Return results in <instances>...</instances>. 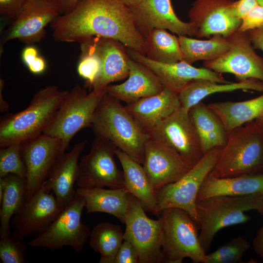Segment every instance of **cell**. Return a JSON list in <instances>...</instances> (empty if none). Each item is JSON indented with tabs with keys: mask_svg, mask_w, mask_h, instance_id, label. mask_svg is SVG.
Returning <instances> with one entry per match:
<instances>
[{
	"mask_svg": "<svg viewBox=\"0 0 263 263\" xmlns=\"http://www.w3.org/2000/svg\"><path fill=\"white\" fill-rule=\"evenodd\" d=\"M50 24L56 41L80 43L93 37L110 38L147 55L145 37L123 0H79L73 10L59 15Z\"/></svg>",
	"mask_w": 263,
	"mask_h": 263,
	"instance_id": "1",
	"label": "cell"
},
{
	"mask_svg": "<svg viewBox=\"0 0 263 263\" xmlns=\"http://www.w3.org/2000/svg\"><path fill=\"white\" fill-rule=\"evenodd\" d=\"M57 86L42 88L24 110L2 116L0 120V148L20 144L42 134L68 93Z\"/></svg>",
	"mask_w": 263,
	"mask_h": 263,
	"instance_id": "2",
	"label": "cell"
},
{
	"mask_svg": "<svg viewBox=\"0 0 263 263\" xmlns=\"http://www.w3.org/2000/svg\"><path fill=\"white\" fill-rule=\"evenodd\" d=\"M91 127L95 136L108 139L133 160L144 164L150 136L119 100L107 93L95 111Z\"/></svg>",
	"mask_w": 263,
	"mask_h": 263,
	"instance_id": "3",
	"label": "cell"
},
{
	"mask_svg": "<svg viewBox=\"0 0 263 263\" xmlns=\"http://www.w3.org/2000/svg\"><path fill=\"white\" fill-rule=\"evenodd\" d=\"M263 169V131L254 120L232 130L210 174L217 178Z\"/></svg>",
	"mask_w": 263,
	"mask_h": 263,
	"instance_id": "4",
	"label": "cell"
},
{
	"mask_svg": "<svg viewBox=\"0 0 263 263\" xmlns=\"http://www.w3.org/2000/svg\"><path fill=\"white\" fill-rule=\"evenodd\" d=\"M196 209L199 240L207 253L220 230L251 219L245 212L255 210L263 215V195L210 197L197 202Z\"/></svg>",
	"mask_w": 263,
	"mask_h": 263,
	"instance_id": "5",
	"label": "cell"
},
{
	"mask_svg": "<svg viewBox=\"0 0 263 263\" xmlns=\"http://www.w3.org/2000/svg\"><path fill=\"white\" fill-rule=\"evenodd\" d=\"M163 263H181L186 258L205 263L207 253L199 240L197 223L186 211L169 208L161 213Z\"/></svg>",
	"mask_w": 263,
	"mask_h": 263,
	"instance_id": "6",
	"label": "cell"
},
{
	"mask_svg": "<svg viewBox=\"0 0 263 263\" xmlns=\"http://www.w3.org/2000/svg\"><path fill=\"white\" fill-rule=\"evenodd\" d=\"M107 89L87 94L79 85L68 91L43 133L59 139L65 151L71 140L82 129L91 127L95 111Z\"/></svg>",
	"mask_w": 263,
	"mask_h": 263,
	"instance_id": "7",
	"label": "cell"
},
{
	"mask_svg": "<svg viewBox=\"0 0 263 263\" xmlns=\"http://www.w3.org/2000/svg\"><path fill=\"white\" fill-rule=\"evenodd\" d=\"M221 149L217 147L209 150L180 179L157 190L155 215L166 208H177L188 213L198 225L197 195L205 179L215 166Z\"/></svg>",
	"mask_w": 263,
	"mask_h": 263,
	"instance_id": "8",
	"label": "cell"
},
{
	"mask_svg": "<svg viewBox=\"0 0 263 263\" xmlns=\"http://www.w3.org/2000/svg\"><path fill=\"white\" fill-rule=\"evenodd\" d=\"M85 201L77 193L73 200L60 213L43 233L31 240L28 244L32 248L43 247L50 250L64 246L76 251L84 248L89 238V227L81 221Z\"/></svg>",
	"mask_w": 263,
	"mask_h": 263,
	"instance_id": "9",
	"label": "cell"
},
{
	"mask_svg": "<svg viewBox=\"0 0 263 263\" xmlns=\"http://www.w3.org/2000/svg\"><path fill=\"white\" fill-rule=\"evenodd\" d=\"M117 149L108 139L95 136L89 153L79 161L77 188H124L123 170L114 159Z\"/></svg>",
	"mask_w": 263,
	"mask_h": 263,
	"instance_id": "10",
	"label": "cell"
},
{
	"mask_svg": "<svg viewBox=\"0 0 263 263\" xmlns=\"http://www.w3.org/2000/svg\"><path fill=\"white\" fill-rule=\"evenodd\" d=\"M124 224V240L135 248L139 263H163L162 218L153 220L148 217L140 202L130 193Z\"/></svg>",
	"mask_w": 263,
	"mask_h": 263,
	"instance_id": "11",
	"label": "cell"
},
{
	"mask_svg": "<svg viewBox=\"0 0 263 263\" xmlns=\"http://www.w3.org/2000/svg\"><path fill=\"white\" fill-rule=\"evenodd\" d=\"M229 50L218 58L203 63L217 73L234 75L237 81L256 79L263 82V58L255 51L247 32L238 30L226 38Z\"/></svg>",
	"mask_w": 263,
	"mask_h": 263,
	"instance_id": "12",
	"label": "cell"
},
{
	"mask_svg": "<svg viewBox=\"0 0 263 263\" xmlns=\"http://www.w3.org/2000/svg\"><path fill=\"white\" fill-rule=\"evenodd\" d=\"M64 207L43 183L25 200L19 210L12 217L13 236L22 240L26 237L38 236L49 227Z\"/></svg>",
	"mask_w": 263,
	"mask_h": 263,
	"instance_id": "13",
	"label": "cell"
},
{
	"mask_svg": "<svg viewBox=\"0 0 263 263\" xmlns=\"http://www.w3.org/2000/svg\"><path fill=\"white\" fill-rule=\"evenodd\" d=\"M149 136L173 149L192 167L204 155L189 113L181 107L157 126Z\"/></svg>",
	"mask_w": 263,
	"mask_h": 263,
	"instance_id": "14",
	"label": "cell"
},
{
	"mask_svg": "<svg viewBox=\"0 0 263 263\" xmlns=\"http://www.w3.org/2000/svg\"><path fill=\"white\" fill-rule=\"evenodd\" d=\"M21 151L27 169L26 200L40 188L65 151L59 139L44 133L21 144Z\"/></svg>",
	"mask_w": 263,
	"mask_h": 263,
	"instance_id": "15",
	"label": "cell"
},
{
	"mask_svg": "<svg viewBox=\"0 0 263 263\" xmlns=\"http://www.w3.org/2000/svg\"><path fill=\"white\" fill-rule=\"evenodd\" d=\"M192 167L167 145L150 137L147 141L143 168L155 192L163 186L178 181Z\"/></svg>",
	"mask_w": 263,
	"mask_h": 263,
	"instance_id": "16",
	"label": "cell"
},
{
	"mask_svg": "<svg viewBox=\"0 0 263 263\" xmlns=\"http://www.w3.org/2000/svg\"><path fill=\"white\" fill-rule=\"evenodd\" d=\"M233 0H195L188 16L197 29L196 37L209 38L219 35L227 38L237 31L241 19L233 16L230 6Z\"/></svg>",
	"mask_w": 263,
	"mask_h": 263,
	"instance_id": "17",
	"label": "cell"
},
{
	"mask_svg": "<svg viewBox=\"0 0 263 263\" xmlns=\"http://www.w3.org/2000/svg\"><path fill=\"white\" fill-rule=\"evenodd\" d=\"M59 15L54 2L27 0L21 12L8 28L1 46L15 39L27 44L40 40L45 36V27Z\"/></svg>",
	"mask_w": 263,
	"mask_h": 263,
	"instance_id": "18",
	"label": "cell"
},
{
	"mask_svg": "<svg viewBox=\"0 0 263 263\" xmlns=\"http://www.w3.org/2000/svg\"><path fill=\"white\" fill-rule=\"evenodd\" d=\"M130 57L144 64L159 78L164 88L179 93L191 82L198 79H208L219 83L230 81L221 74L205 67L196 68L184 60L165 64L153 60L133 50L127 48Z\"/></svg>",
	"mask_w": 263,
	"mask_h": 263,
	"instance_id": "19",
	"label": "cell"
},
{
	"mask_svg": "<svg viewBox=\"0 0 263 263\" xmlns=\"http://www.w3.org/2000/svg\"><path fill=\"white\" fill-rule=\"evenodd\" d=\"M135 22L144 36L153 28L168 29L178 35L195 36L191 22H184L176 15L170 0H145L130 7Z\"/></svg>",
	"mask_w": 263,
	"mask_h": 263,
	"instance_id": "20",
	"label": "cell"
},
{
	"mask_svg": "<svg viewBox=\"0 0 263 263\" xmlns=\"http://www.w3.org/2000/svg\"><path fill=\"white\" fill-rule=\"evenodd\" d=\"M86 142V140L80 141L69 151L63 153L56 161L44 183L45 187L54 193L58 203L64 207L77 193L74 186L78 177L79 157Z\"/></svg>",
	"mask_w": 263,
	"mask_h": 263,
	"instance_id": "21",
	"label": "cell"
},
{
	"mask_svg": "<svg viewBox=\"0 0 263 263\" xmlns=\"http://www.w3.org/2000/svg\"><path fill=\"white\" fill-rule=\"evenodd\" d=\"M142 130L149 134L181 107L178 93L164 88L159 93L125 106Z\"/></svg>",
	"mask_w": 263,
	"mask_h": 263,
	"instance_id": "22",
	"label": "cell"
},
{
	"mask_svg": "<svg viewBox=\"0 0 263 263\" xmlns=\"http://www.w3.org/2000/svg\"><path fill=\"white\" fill-rule=\"evenodd\" d=\"M128 79L120 84L109 85L107 94L126 104L159 93L164 89L159 78L148 67L130 57Z\"/></svg>",
	"mask_w": 263,
	"mask_h": 263,
	"instance_id": "23",
	"label": "cell"
},
{
	"mask_svg": "<svg viewBox=\"0 0 263 263\" xmlns=\"http://www.w3.org/2000/svg\"><path fill=\"white\" fill-rule=\"evenodd\" d=\"M95 37L101 65L99 74L91 88L102 90L106 89L112 82L128 78L129 56L119 41L110 38Z\"/></svg>",
	"mask_w": 263,
	"mask_h": 263,
	"instance_id": "24",
	"label": "cell"
},
{
	"mask_svg": "<svg viewBox=\"0 0 263 263\" xmlns=\"http://www.w3.org/2000/svg\"><path fill=\"white\" fill-rule=\"evenodd\" d=\"M263 195V174H246L217 178L210 173L198 192L197 202L218 195L247 196Z\"/></svg>",
	"mask_w": 263,
	"mask_h": 263,
	"instance_id": "25",
	"label": "cell"
},
{
	"mask_svg": "<svg viewBox=\"0 0 263 263\" xmlns=\"http://www.w3.org/2000/svg\"><path fill=\"white\" fill-rule=\"evenodd\" d=\"M76 192L85 200L87 213L104 212L114 216L124 223L129 207V192L125 188H79Z\"/></svg>",
	"mask_w": 263,
	"mask_h": 263,
	"instance_id": "26",
	"label": "cell"
},
{
	"mask_svg": "<svg viewBox=\"0 0 263 263\" xmlns=\"http://www.w3.org/2000/svg\"><path fill=\"white\" fill-rule=\"evenodd\" d=\"M239 90L263 92V82L253 78L226 83L208 79H198L189 83L178 93V97L181 107L188 112L192 107L210 94Z\"/></svg>",
	"mask_w": 263,
	"mask_h": 263,
	"instance_id": "27",
	"label": "cell"
},
{
	"mask_svg": "<svg viewBox=\"0 0 263 263\" xmlns=\"http://www.w3.org/2000/svg\"><path fill=\"white\" fill-rule=\"evenodd\" d=\"M189 114L199 135L204 153L217 147H223L228 132L218 115L202 101L192 107Z\"/></svg>",
	"mask_w": 263,
	"mask_h": 263,
	"instance_id": "28",
	"label": "cell"
},
{
	"mask_svg": "<svg viewBox=\"0 0 263 263\" xmlns=\"http://www.w3.org/2000/svg\"><path fill=\"white\" fill-rule=\"evenodd\" d=\"M115 155L123 169L124 188L140 202L144 209L155 215L156 193L152 188L143 167L119 149Z\"/></svg>",
	"mask_w": 263,
	"mask_h": 263,
	"instance_id": "29",
	"label": "cell"
},
{
	"mask_svg": "<svg viewBox=\"0 0 263 263\" xmlns=\"http://www.w3.org/2000/svg\"><path fill=\"white\" fill-rule=\"evenodd\" d=\"M208 105L220 117L228 133L263 115V92L258 97L244 101L218 102Z\"/></svg>",
	"mask_w": 263,
	"mask_h": 263,
	"instance_id": "30",
	"label": "cell"
},
{
	"mask_svg": "<svg viewBox=\"0 0 263 263\" xmlns=\"http://www.w3.org/2000/svg\"><path fill=\"white\" fill-rule=\"evenodd\" d=\"M0 180L4 186L3 197L0 203V236L2 238L10 233L11 219L25 201L26 180L13 174L0 177Z\"/></svg>",
	"mask_w": 263,
	"mask_h": 263,
	"instance_id": "31",
	"label": "cell"
},
{
	"mask_svg": "<svg viewBox=\"0 0 263 263\" xmlns=\"http://www.w3.org/2000/svg\"><path fill=\"white\" fill-rule=\"evenodd\" d=\"M178 36L183 60L190 64L200 60L215 59L226 53L230 48L227 38L219 35H214L207 40Z\"/></svg>",
	"mask_w": 263,
	"mask_h": 263,
	"instance_id": "32",
	"label": "cell"
},
{
	"mask_svg": "<svg viewBox=\"0 0 263 263\" xmlns=\"http://www.w3.org/2000/svg\"><path fill=\"white\" fill-rule=\"evenodd\" d=\"M147 47L146 56L155 61L172 64L183 60L178 37L166 29L155 28L144 36Z\"/></svg>",
	"mask_w": 263,
	"mask_h": 263,
	"instance_id": "33",
	"label": "cell"
},
{
	"mask_svg": "<svg viewBox=\"0 0 263 263\" xmlns=\"http://www.w3.org/2000/svg\"><path fill=\"white\" fill-rule=\"evenodd\" d=\"M124 241L121 227L109 222H103L95 225L91 231L89 244L102 258L113 257Z\"/></svg>",
	"mask_w": 263,
	"mask_h": 263,
	"instance_id": "34",
	"label": "cell"
},
{
	"mask_svg": "<svg viewBox=\"0 0 263 263\" xmlns=\"http://www.w3.org/2000/svg\"><path fill=\"white\" fill-rule=\"evenodd\" d=\"M80 43L81 54L77 71L85 80L86 86L91 88L99 74L101 65L95 37L89 38Z\"/></svg>",
	"mask_w": 263,
	"mask_h": 263,
	"instance_id": "35",
	"label": "cell"
},
{
	"mask_svg": "<svg viewBox=\"0 0 263 263\" xmlns=\"http://www.w3.org/2000/svg\"><path fill=\"white\" fill-rule=\"evenodd\" d=\"M247 240L241 235L233 237L214 251L207 254L205 263H236L250 247Z\"/></svg>",
	"mask_w": 263,
	"mask_h": 263,
	"instance_id": "36",
	"label": "cell"
},
{
	"mask_svg": "<svg viewBox=\"0 0 263 263\" xmlns=\"http://www.w3.org/2000/svg\"><path fill=\"white\" fill-rule=\"evenodd\" d=\"M10 174L26 179L27 169L20 144H13L0 148V177Z\"/></svg>",
	"mask_w": 263,
	"mask_h": 263,
	"instance_id": "37",
	"label": "cell"
},
{
	"mask_svg": "<svg viewBox=\"0 0 263 263\" xmlns=\"http://www.w3.org/2000/svg\"><path fill=\"white\" fill-rule=\"evenodd\" d=\"M27 246L10 233L0 240V259L2 263H26Z\"/></svg>",
	"mask_w": 263,
	"mask_h": 263,
	"instance_id": "38",
	"label": "cell"
},
{
	"mask_svg": "<svg viewBox=\"0 0 263 263\" xmlns=\"http://www.w3.org/2000/svg\"><path fill=\"white\" fill-rule=\"evenodd\" d=\"M100 263H139L137 251L132 244L124 240L116 254L113 257L100 258Z\"/></svg>",
	"mask_w": 263,
	"mask_h": 263,
	"instance_id": "39",
	"label": "cell"
},
{
	"mask_svg": "<svg viewBox=\"0 0 263 263\" xmlns=\"http://www.w3.org/2000/svg\"><path fill=\"white\" fill-rule=\"evenodd\" d=\"M263 27V6L258 4L241 20L238 31L247 32Z\"/></svg>",
	"mask_w": 263,
	"mask_h": 263,
	"instance_id": "40",
	"label": "cell"
},
{
	"mask_svg": "<svg viewBox=\"0 0 263 263\" xmlns=\"http://www.w3.org/2000/svg\"><path fill=\"white\" fill-rule=\"evenodd\" d=\"M27 0H0V14L14 20L19 14Z\"/></svg>",
	"mask_w": 263,
	"mask_h": 263,
	"instance_id": "41",
	"label": "cell"
},
{
	"mask_svg": "<svg viewBox=\"0 0 263 263\" xmlns=\"http://www.w3.org/2000/svg\"><path fill=\"white\" fill-rule=\"evenodd\" d=\"M259 4L257 0H238L233 1L230 6L231 14L240 19L255 6Z\"/></svg>",
	"mask_w": 263,
	"mask_h": 263,
	"instance_id": "42",
	"label": "cell"
},
{
	"mask_svg": "<svg viewBox=\"0 0 263 263\" xmlns=\"http://www.w3.org/2000/svg\"><path fill=\"white\" fill-rule=\"evenodd\" d=\"M247 33L253 47L263 52V27Z\"/></svg>",
	"mask_w": 263,
	"mask_h": 263,
	"instance_id": "43",
	"label": "cell"
},
{
	"mask_svg": "<svg viewBox=\"0 0 263 263\" xmlns=\"http://www.w3.org/2000/svg\"><path fill=\"white\" fill-rule=\"evenodd\" d=\"M79 0H53L60 15L71 12L76 5Z\"/></svg>",
	"mask_w": 263,
	"mask_h": 263,
	"instance_id": "44",
	"label": "cell"
},
{
	"mask_svg": "<svg viewBox=\"0 0 263 263\" xmlns=\"http://www.w3.org/2000/svg\"><path fill=\"white\" fill-rule=\"evenodd\" d=\"M39 56L38 49L33 46L26 47L22 51L21 58L27 67L29 66Z\"/></svg>",
	"mask_w": 263,
	"mask_h": 263,
	"instance_id": "45",
	"label": "cell"
},
{
	"mask_svg": "<svg viewBox=\"0 0 263 263\" xmlns=\"http://www.w3.org/2000/svg\"><path fill=\"white\" fill-rule=\"evenodd\" d=\"M30 72L35 75H39L43 73L46 68V63L43 57L39 55L28 67Z\"/></svg>",
	"mask_w": 263,
	"mask_h": 263,
	"instance_id": "46",
	"label": "cell"
},
{
	"mask_svg": "<svg viewBox=\"0 0 263 263\" xmlns=\"http://www.w3.org/2000/svg\"><path fill=\"white\" fill-rule=\"evenodd\" d=\"M252 244L255 252L263 260V225L257 231Z\"/></svg>",
	"mask_w": 263,
	"mask_h": 263,
	"instance_id": "47",
	"label": "cell"
},
{
	"mask_svg": "<svg viewBox=\"0 0 263 263\" xmlns=\"http://www.w3.org/2000/svg\"><path fill=\"white\" fill-rule=\"evenodd\" d=\"M4 85V80L2 79L0 80V112L1 113L3 112H8L9 105L8 103L4 99L3 95H2V90Z\"/></svg>",
	"mask_w": 263,
	"mask_h": 263,
	"instance_id": "48",
	"label": "cell"
},
{
	"mask_svg": "<svg viewBox=\"0 0 263 263\" xmlns=\"http://www.w3.org/2000/svg\"><path fill=\"white\" fill-rule=\"evenodd\" d=\"M130 7L136 5L145 0H123Z\"/></svg>",
	"mask_w": 263,
	"mask_h": 263,
	"instance_id": "49",
	"label": "cell"
},
{
	"mask_svg": "<svg viewBox=\"0 0 263 263\" xmlns=\"http://www.w3.org/2000/svg\"><path fill=\"white\" fill-rule=\"evenodd\" d=\"M263 131V115L255 120Z\"/></svg>",
	"mask_w": 263,
	"mask_h": 263,
	"instance_id": "50",
	"label": "cell"
},
{
	"mask_svg": "<svg viewBox=\"0 0 263 263\" xmlns=\"http://www.w3.org/2000/svg\"><path fill=\"white\" fill-rule=\"evenodd\" d=\"M258 4L263 6V0H257Z\"/></svg>",
	"mask_w": 263,
	"mask_h": 263,
	"instance_id": "51",
	"label": "cell"
},
{
	"mask_svg": "<svg viewBox=\"0 0 263 263\" xmlns=\"http://www.w3.org/2000/svg\"><path fill=\"white\" fill-rule=\"evenodd\" d=\"M47 0L53 2V0Z\"/></svg>",
	"mask_w": 263,
	"mask_h": 263,
	"instance_id": "52",
	"label": "cell"
}]
</instances>
